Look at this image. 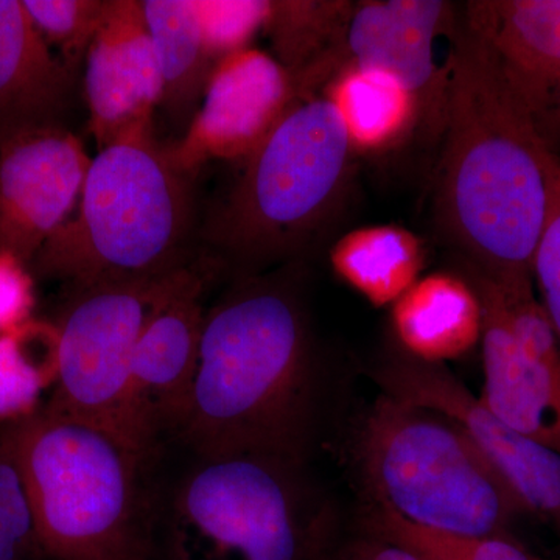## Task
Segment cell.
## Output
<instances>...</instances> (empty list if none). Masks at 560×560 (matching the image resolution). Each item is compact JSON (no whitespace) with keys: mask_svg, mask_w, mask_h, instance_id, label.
Masks as SVG:
<instances>
[{"mask_svg":"<svg viewBox=\"0 0 560 560\" xmlns=\"http://www.w3.org/2000/svg\"><path fill=\"white\" fill-rule=\"evenodd\" d=\"M323 97L337 110L353 153L394 149L420 127L418 98L383 70L349 66L324 88Z\"/></svg>","mask_w":560,"mask_h":560,"instance_id":"19","label":"cell"},{"mask_svg":"<svg viewBox=\"0 0 560 560\" xmlns=\"http://www.w3.org/2000/svg\"><path fill=\"white\" fill-rule=\"evenodd\" d=\"M28 555L31 552L0 530V560H24Z\"/></svg>","mask_w":560,"mask_h":560,"instance_id":"32","label":"cell"},{"mask_svg":"<svg viewBox=\"0 0 560 560\" xmlns=\"http://www.w3.org/2000/svg\"><path fill=\"white\" fill-rule=\"evenodd\" d=\"M301 464L200 459L172 504V560H326L337 533Z\"/></svg>","mask_w":560,"mask_h":560,"instance_id":"7","label":"cell"},{"mask_svg":"<svg viewBox=\"0 0 560 560\" xmlns=\"http://www.w3.org/2000/svg\"><path fill=\"white\" fill-rule=\"evenodd\" d=\"M315 407V352L296 280L285 271L238 278L206 313L179 436L198 459L301 464Z\"/></svg>","mask_w":560,"mask_h":560,"instance_id":"2","label":"cell"},{"mask_svg":"<svg viewBox=\"0 0 560 560\" xmlns=\"http://www.w3.org/2000/svg\"><path fill=\"white\" fill-rule=\"evenodd\" d=\"M201 275L194 265L154 278L72 287L58 323V378L46 410L105 431L142 463L156 442L131 396V361L143 330Z\"/></svg>","mask_w":560,"mask_h":560,"instance_id":"8","label":"cell"},{"mask_svg":"<svg viewBox=\"0 0 560 560\" xmlns=\"http://www.w3.org/2000/svg\"><path fill=\"white\" fill-rule=\"evenodd\" d=\"M60 337L55 324L31 319L0 335V427L39 411L44 390L58 378Z\"/></svg>","mask_w":560,"mask_h":560,"instance_id":"23","label":"cell"},{"mask_svg":"<svg viewBox=\"0 0 560 560\" xmlns=\"http://www.w3.org/2000/svg\"><path fill=\"white\" fill-rule=\"evenodd\" d=\"M326 560H419L404 545L364 528L349 540L335 539Z\"/></svg>","mask_w":560,"mask_h":560,"instance_id":"30","label":"cell"},{"mask_svg":"<svg viewBox=\"0 0 560 560\" xmlns=\"http://www.w3.org/2000/svg\"><path fill=\"white\" fill-rule=\"evenodd\" d=\"M302 101L289 70L259 49H243L217 62L200 109L171 150L184 171L198 175L209 161H243Z\"/></svg>","mask_w":560,"mask_h":560,"instance_id":"12","label":"cell"},{"mask_svg":"<svg viewBox=\"0 0 560 560\" xmlns=\"http://www.w3.org/2000/svg\"><path fill=\"white\" fill-rule=\"evenodd\" d=\"M202 289L201 276L176 294L150 320L132 355V404L154 442L161 431H178L189 407L206 316Z\"/></svg>","mask_w":560,"mask_h":560,"instance_id":"15","label":"cell"},{"mask_svg":"<svg viewBox=\"0 0 560 560\" xmlns=\"http://www.w3.org/2000/svg\"><path fill=\"white\" fill-rule=\"evenodd\" d=\"M335 275L374 307L400 300L419 280L425 246L400 226H364L348 232L330 248Z\"/></svg>","mask_w":560,"mask_h":560,"instance_id":"21","label":"cell"},{"mask_svg":"<svg viewBox=\"0 0 560 560\" xmlns=\"http://www.w3.org/2000/svg\"><path fill=\"white\" fill-rule=\"evenodd\" d=\"M0 530L28 552H39L27 490L16 464L0 447Z\"/></svg>","mask_w":560,"mask_h":560,"instance_id":"28","label":"cell"},{"mask_svg":"<svg viewBox=\"0 0 560 560\" xmlns=\"http://www.w3.org/2000/svg\"><path fill=\"white\" fill-rule=\"evenodd\" d=\"M451 43L438 228L459 259L486 275L533 280L555 151L486 40L460 18Z\"/></svg>","mask_w":560,"mask_h":560,"instance_id":"1","label":"cell"},{"mask_svg":"<svg viewBox=\"0 0 560 560\" xmlns=\"http://www.w3.org/2000/svg\"><path fill=\"white\" fill-rule=\"evenodd\" d=\"M458 545L464 560H550L530 555L521 545L515 544L510 536L482 537V539L458 537Z\"/></svg>","mask_w":560,"mask_h":560,"instance_id":"31","label":"cell"},{"mask_svg":"<svg viewBox=\"0 0 560 560\" xmlns=\"http://www.w3.org/2000/svg\"><path fill=\"white\" fill-rule=\"evenodd\" d=\"M197 176L153 130L110 143L91 161L75 212L28 268L80 287L190 267Z\"/></svg>","mask_w":560,"mask_h":560,"instance_id":"3","label":"cell"},{"mask_svg":"<svg viewBox=\"0 0 560 560\" xmlns=\"http://www.w3.org/2000/svg\"><path fill=\"white\" fill-rule=\"evenodd\" d=\"M463 21L492 50L512 90L539 120L560 86V0H480Z\"/></svg>","mask_w":560,"mask_h":560,"instance_id":"16","label":"cell"},{"mask_svg":"<svg viewBox=\"0 0 560 560\" xmlns=\"http://www.w3.org/2000/svg\"><path fill=\"white\" fill-rule=\"evenodd\" d=\"M363 526L404 545L415 552L419 560H464L459 551L458 537L422 528L405 521L382 504L375 503Z\"/></svg>","mask_w":560,"mask_h":560,"instance_id":"27","label":"cell"},{"mask_svg":"<svg viewBox=\"0 0 560 560\" xmlns=\"http://www.w3.org/2000/svg\"><path fill=\"white\" fill-rule=\"evenodd\" d=\"M142 9L164 83L161 106L187 130L217 65L202 43L195 0H142Z\"/></svg>","mask_w":560,"mask_h":560,"instance_id":"20","label":"cell"},{"mask_svg":"<svg viewBox=\"0 0 560 560\" xmlns=\"http://www.w3.org/2000/svg\"><path fill=\"white\" fill-rule=\"evenodd\" d=\"M359 455L375 503L451 536H508L525 514L506 482L451 419L383 394L368 412Z\"/></svg>","mask_w":560,"mask_h":560,"instance_id":"6","label":"cell"},{"mask_svg":"<svg viewBox=\"0 0 560 560\" xmlns=\"http://www.w3.org/2000/svg\"><path fill=\"white\" fill-rule=\"evenodd\" d=\"M28 16L66 68L77 75L110 0H22Z\"/></svg>","mask_w":560,"mask_h":560,"instance_id":"24","label":"cell"},{"mask_svg":"<svg viewBox=\"0 0 560 560\" xmlns=\"http://www.w3.org/2000/svg\"><path fill=\"white\" fill-rule=\"evenodd\" d=\"M84 62L90 131L98 150L153 130L164 83L142 0H110Z\"/></svg>","mask_w":560,"mask_h":560,"instance_id":"14","label":"cell"},{"mask_svg":"<svg viewBox=\"0 0 560 560\" xmlns=\"http://www.w3.org/2000/svg\"><path fill=\"white\" fill-rule=\"evenodd\" d=\"M390 323L405 353L444 364L466 355L481 341L480 298L459 272H433L394 302Z\"/></svg>","mask_w":560,"mask_h":560,"instance_id":"18","label":"cell"},{"mask_svg":"<svg viewBox=\"0 0 560 560\" xmlns=\"http://www.w3.org/2000/svg\"><path fill=\"white\" fill-rule=\"evenodd\" d=\"M482 308L480 399L508 427L560 455V342L534 280L492 278L459 259Z\"/></svg>","mask_w":560,"mask_h":560,"instance_id":"9","label":"cell"},{"mask_svg":"<svg viewBox=\"0 0 560 560\" xmlns=\"http://www.w3.org/2000/svg\"><path fill=\"white\" fill-rule=\"evenodd\" d=\"M202 43L213 61L248 49L270 14L268 0H195Z\"/></svg>","mask_w":560,"mask_h":560,"instance_id":"25","label":"cell"},{"mask_svg":"<svg viewBox=\"0 0 560 560\" xmlns=\"http://www.w3.org/2000/svg\"><path fill=\"white\" fill-rule=\"evenodd\" d=\"M75 75L21 0H0V147L24 132L65 127Z\"/></svg>","mask_w":560,"mask_h":560,"instance_id":"17","label":"cell"},{"mask_svg":"<svg viewBox=\"0 0 560 560\" xmlns=\"http://www.w3.org/2000/svg\"><path fill=\"white\" fill-rule=\"evenodd\" d=\"M353 154L331 103L302 98L209 212L200 238L212 259L241 278L296 264L340 213Z\"/></svg>","mask_w":560,"mask_h":560,"instance_id":"4","label":"cell"},{"mask_svg":"<svg viewBox=\"0 0 560 560\" xmlns=\"http://www.w3.org/2000/svg\"><path fill=\"white\" fill-rule=\"evenodd\" d=\"M353 2L287 0L271 2L264 31L276 60L296 80L302 98L316 97L319 69L340 43Z\"/></svg>","mask_w":560,"mask_h":560,"instance_id":"22","label":"cell"},{"mask_svg":"<svg viewBox=\"0 0 560 560\" xmlns=\"http://www.w3.org/2000/svg\"><path fill=\"white\" fill-rule=\"evenodd\" d=\"M383 394L440 412L455 422L506 482L523 512L560 528V455L497 418L445 364L412 359L399 349L374 371Z\"/></svg>","mask_w":560,"mask_h":560,"instance_id":"10","label":"cell"},{"mask_svg":"<svg viewBox=\"0 0 560 560\" xmlns=\"http://www.w3.org/2000/svg\"><path fill=\"white\" fill-rule=\"evenodd\" d=\"M458 9L441 0H363L353 2L338 46L316 79L323 92L349 66L377 69L401 81L416 95L420 128L442 136L447 109V68H438L434 43L451 36Z\"/></svg>","mask_w":560,"mask_h":560,"instance_id":"11","label":"cell"},{"mask_svg":"<svg viewBox=\"0 0 560 560\" xmlns=\"http://www.w3.org/2000/svg\"><path fill=\"white\" fill-rule=\"evenodd\" d=\"M533 280L540 291V304L560 342V158L550 161V205L533 260Z\"/></svg>","mask_w":560,"mask_h":560,"instance_id":"26","label":"cell"},{"mask_svg":"<svg viewBox=\"0 0 560 560\" xmlns=\"http://www.w3.org/2000/svg\"><path fill=\"white\" fill-rule=\"evenodd\" d=\"M91 158L66 127L40 128L0 147V250L32 260L79 206Z\"/></svg>","mask_w":560,"mask_h":560,"instance_id":"13","label":"cell"},{"mask_svg":"<svg viewBox=\"0 0 560 560\" xmlns=\"http://www.w3.org/2000/svg\"><path fill=\"white\" fill-rule=\"evenodd\" d=\"M555 110L556 117H558L559 124H560V86L558 92H556L555 101H552V105L550 110Z\"/></svg>","mask_w":560,"mask_h":560,"instance_id":"33","label":"cell"},{"mask_svg":"<svg viewBox=\"0 0 560 560\" xmlns=\"http://www.w3.org/2000/svg\"><path fill=\"white\" fill-rule=\"evenodd\" d=\"M35 280L21 259L0 250V335L32 319Z\"/></svg>","mask_w":560,"mask_h":560,"instance_id":"29","label":"cell"},{"mask_svg":"<svg viewBox=\"0 0 560 560\" xmlns=\"http://www.w3.org/2000/svg\"><path fill=\"white\" fill-rule=\"evenodd\" d=\"M20 470L39 552L50 560H145L140 460L105 431L39 410L3 427Z\"/></svg>","mask_w":560,"mask_h":560,"instance_id":"5","label":"cell"}]
</instances>
